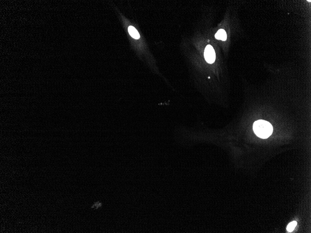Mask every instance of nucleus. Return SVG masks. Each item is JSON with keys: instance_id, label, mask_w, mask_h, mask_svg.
I'll list each match as a JSON object with an SVG mask.
<instances>
[{"instance_id": "2", "label": "nucleus", "mask_w": 311, "mask_h": 233, "mask_svg": "<svg viewBox=\"0 0 311 233\" xmlns=\"http://www.w3.org/2000/svg\"><path fill=\"white\" fill-rule=\"evenodd\" d=\"M204 56L208 63H213L216 59V54L213 48L210 45H208L205 48L204 52Z\"/></svg>"}, {"instance_id": "1", "label": "nucleus", "mask_w": 311, "mask_h": 233, "mask_svg": "<svg viewBox=\"0 0 311 233\" xmlns=\"http://www.w3.org/2000/svg\"><path fill=\"white\" fill-rule=\"evenodd\" d=\"M253 130L258 137L267 139L272 134L273 127L270 123L264 120L256 121L253 124Z\"/></svg>"}, {"instance_id": "3", "label": "nucleus", "mask_w": 311, "mask_h": 233, "mask_svg": "<svg viewBox=\"0 0 311 233\" xmlns=\"http://www.w3.org/2000/svg\"><path fill=\"white\" fill-rule=\"evenodd\" d=\"M215 38L217 40H221L222 41H226L227 39V35L225 30L221 29L219 30L215 34Z\"/></svg>"}, {"instance_id": "5", "label": "nucleus", "mask_w": 311, "mask_h": 233, "mask_svg": "<svg viewBox=\"0 0 311 233\" xmlns=\"http://www.w3.org/2000/svg\"><path fill=\"white\" fill-rule=\"evenodd\" d=\"M297 225V222L296 221H293L292 222L289 223V224L288 225L286 230L289 232H291L294 230L296 226Z\"/></svg>"}, {"instance_id": "4", "label": "nucleus", "mask_w": 311, "mask_h": 233, "mask_svg": "<svg viewBox=\"0 0 311 233\" xmlns=\"http://www.w3.org/2000/svg\"><path fill=\"white\" fill-rule=\"evenodd\" d=\"M129 33L131 37L135 39H138L140 38V35L137 30L133 26H130L128 28Z\"/></svg>"}, {"instance_id": "6", "label": "nucleus", "mask_w": 311, "mask_h": 233, "mask_svg": "<svg viewBox=\"0 0 311 233\" xmlns=\"http://www.w3.org/2000/svg\"><path fill=\"white\" fill-rule=\"evenodd\" d=\"M98 203H95V204L94 206H93V207H96V208H98V207H99V206H99L101 207V203L99 204V205H98Z\"/></svg>"}]
</instances>
